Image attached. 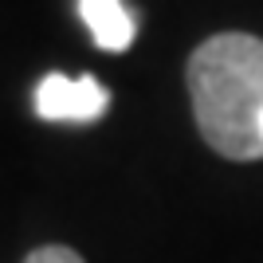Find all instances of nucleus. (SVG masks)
Listing matches in <instances>:
<instances>
[{"mask_svg":"<svg viewBox=\"0 0 263 263\" xmlns=\"http://www.w3.org/2000/svg\"><path fill=\"white\" fill-rule=\"evenodd\" d=\"M79 16L102 51H126L138 35V20L122 0H79Z\"/></svg>","mask_w":263,"mask_h":263,"instance_id":"3","label":"nucleus"},{"mask_svg":"<svg viewBox=\"0 0 263 263\" xmlns=\"http://www.w3.org/2000/svg\"><path fill=\"white\" fill-rule=\"evenodd\" d=\"M110 106V90L95 75H44L35 87V114L44 122H95Z\"/></svg>","mask_w":263,"mask_h":263,"instance_id":"2","label":"nucleus"},{"mask_svg":"<svg viewBox=\"0 0 263 263\" xmlns=\"http://www.w3.org/2000/svg\"><path fill=\"white\" fill-rule=\"evenodd\" d=\"M193 122L224 161L263 157V40L252 32H216L185 63Z\"/></svg>","mask_w":263,"mask_h":263,"instance_id":"1","label":"nucleus"},{"mask_svg":"<svg viewBox=\"0 0 263 263\" xmlns=\"http://www.w3.org/2000/svg\"><path fill=\"white\" fill-rule=\"evenodd\" d=\"M24 263H87V259L75 248H67V243H44V248L24 255Z\"/></svg>","mask_w":263,"mask_h":263,"instance_id":"4","label":"nucleus"}]
</instances>
